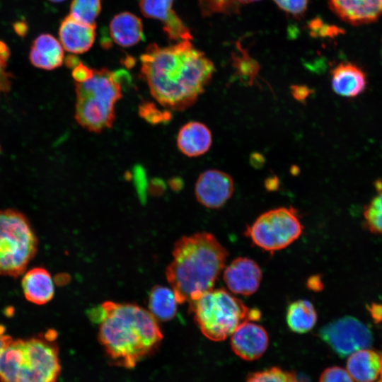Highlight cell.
<instances>
[{
	"mask_svg": "<svg viewBox=\"0 0 382 382\" xmlns=\"http://www.w3.org/2000/svg\"><path fill=\"white\" fill-rule=\"evenodd\" d=\"M291 92L294 98L300 101L303 102L311 94V90L303 85H294L291 87Z\"/></svg>",
	"mask_w": 382,
	"mask_h": 382,
	"instance_id": "obj_34",
	"label": "cell"
},
{
	"mask_svg": "<svg viewBox=\"0 0 382 382\" xmlns=\"http://www.w3.org/2000/svg\"><path fill=\"white\" fill-rule=\"evenodd\" d=\"M11 340V338L6 334L5 328L0 325V352Z\"/></svg>",
	"mask_w": 382,
	"mask_h": 382,
	"instance_id": "obj_36",
	"label": "cell"
},
{
	"mask_svg": "<svg viewBox=\"0 0 382 382\" xmlns=\"http://www.w3.org/2000/svg\"><path fill=\"white\" fill-rule=\"evenodd\" d=\"M380 376H381V381H382V358H381V369Z\"/></svg>",
	"mask_w": 382,
	"mask_h": 382,
	"instance_id": "obj_40",
	"label": "cell"
},
{
	"mask_svg": "<svg viewBox=\"0 0 382 382\" xmlns=\"http://www.w3.org/2000/svg\"><path fill=\"white\" fill-rule=\"evenodd\" d=\"M233 66L238 75L244 81L252 85L257 75L259 66L244 50H241V54L233 57Z\"/></svg>",
	"mask_w": 382,
	"mask_h": 382,
	"instance_id": "obj_28",
	"label": "cell"
},
{
	"mask_svg": "<svg viewBox=\"0 0 382 382\" xmlns=\"http://www.w3.org/2000/svg\"><path fill=\"white\" fill-rule=\"evenodd\" d=\"M93 70V69L87 66L80 61L72 68L71 75L74 79V82L80 83L86 81L91 76Z\"/></svg>",
	"mask_w": 382,
	"mask_h": 382,
	"instance_id": "obj_33",
	"label": "cell"
},
{
	"mask_svg": "<svg viewBox=\"0 0 382 382\" xmlns=\"http://www.w3.org/2000/svg\"><path fill=\"white\" fill-rule=\"evenodd\" d=\"M101 0H72L70 15L87 23H95L101 11Z\"/></svg>",
	"mask_w": 382,
	"mask_h": 382,
	"instance_id": "obj_24",
	"label": "cell"
},
{
	"mask_svg": "<svg viewBox=\"0 0 382 382\" xmlns=\"http://www.w3.org/2000/svg\"><path fill=\"white\" fill-rule=\"evenodd\" d=\"M64 56L61 42L52 35L44 33L34 40L30 47L29 59L36 68L53 70L62 65Z\"/></svg>",
	"mask_w": 382,
	"mask_h": 382,
	"instance_id": "obj_18",
	"label": "cell"
},
{
	"mask_svg": "<svg viewBox=\"0 0 382 382\" xmlns=\"http://www.w3.org/2000/svg\"><path fill=\"white\" fill-rule=\"evenodd\" d=\"M0 151H1V147H0Z\"/></svg>",
	"mask_w": 382,
	"mask_h": 382,
	"instance_id": "obj_41",
	"label": "cell"
},
{
	"mask_svg": "<svg viewBox=\"0 0 382 382\" xmlns=\"http://www.w3.org/2000/svg\"><path fill=\"white\" fill-rule=\"evenodd\" d=\"M174 0H140L139 8L144 16L158 20L169 40L176 42L191 40L190 29L173 9Z\"/></svg>",
	"mask_w": 382,
	"mask_h": 382,
	"instance_id": "obj_13",
	"label": "cell"
},
{
	"mask_svg": "<svg viewBox=\"0 0 382 382\" xmlns=\"http://www.w3.org/2000/svg\"><path fill=\"white\" fill-rule=\"evenodd\" d=\"M201 332L209 340L219 342L231 335L246 320L256 321L260 312L250 309L224 289H212L189 303Z\"/></svg>",
	"mask_w": 382,
	"mask_h": 382,
	"instance_id": "obj_6",
	"label": "cell"
},
{
	"mask_svg": "<svg viewBox=\"0 0 382 382\" xmlns=\"http://www.w3.org/2000/svg\"><path fill=\"white\" fill-rule=\"evenodd\" d=\"M140 60L141 75L151 95L161 106L174 111L194 105L215 72L213 62L190 40L163 47L150 44Z\"/></svg>",
	"mask_w": 382,
	"mask_h": 382,
	"instance_id": "obj_1",
	"label": "cell"
},
{
	"mask_svg": "<svg viewBox=\"0 0 382 382\" xmlns=\"http://www.w3.org/2000/svg\"><path fill=\"white\" fill-rule=\"evenodd\" d=\"M233 190L232 178L226 173L215 169L202 172L195 186L196 199L209 209L223 207L231 197Z\"/></svg>",
	"mask_w": 382,
	"mask_h": 382,
	"instance_id": "obj_10",
	"label": "cell"
},
{
	"mask_svg": "<svg viewBox=\"0 0 382 382\" xmlns=\"http://www.w3.org/2000/svg\"><path fill=\"white\" fill-rule=\"evenodd\" d=\"M14 29L16 30V32L18 34V35H23V34L25 33L26 30H27V26L24 25V23H18L16 24V25L14 26Z\"/></svg>",
	"mask_w": 382,
	"mask_h": 382,
	"instance_id": "obj_37",
	"label": "cell"
},
{
	"mask_svg": "<svg viewBox=\"0 0 382 382\" xmlns=\"http://www.w3.org/2000/svg\"><path fill=\"white\" fill-rule=\"evenodd\" d=\"M139 113L142 117L151 122H160L170 118L169 114H163L153 105L148 103L141 105Z\"/></svg>",
	"mask_w": 382,
	"mask_h": 382,
	"instance_id": "obj_32",
	"label": "cell"
},
{
	"mask_svg": "<svg viewBox=\"0 0 382 382\" xmlns=\"http://www.w3.org/2000/svg\"><path fill=\"white\" fill-rule=\"evenodd\" d=\"M48 1H50L51 2H54V3H59V2H62V1H64L65 0H48Z\"/></svg>",
	"mask_w": 382,
	"mask_h": 382,
	"instance_id": "obj_39",
	"label": "cell"
},
{
	"mask_svg": "<svg viewBox=\"0 0 382 382\" xmlns=\"http://www.w3.org/2000/svg\"><path fill=\"white\" fill-rule=\"evenodd\" d=\"M203 16L213 14H234L240 11L241 4L237 0H197Z\"/></svg>",
	"mask_w": 382,
	"mask_h": 382,
	"instance_id": "obj_27",
	"label": "cell"
},
{
	"mask_svg": "<svg viewBox=\"0 0 382 382\" xmlns=\"http://www.w3.org/2000/svg\"><path fill=\"white\" fill-rule=\"evenodd\" d=\"M23 291L26 299L33 303L42 305L54 296V284L49 272L42 267L28 271L22 279Z\"/></svg>",
	"mask_w": 382,
	"mask_h": 382,
	"instance_id": "obj_21",
	"label": "cell"
},
{
	"mask_svg": "<svg viewBox=\"0 0 382 382\" xmlns=\"http://www.w3.org/2000/svg\"><path fill=\"white\" fill-rule=\"evenodd\" d=\"M53 335L11 340L0 352V382H57L61 365Z\"/></svg>",
	"mask_w": 382,
	"mask_h": 382,
	"instance_id": "obj_4",
	"label": "cell"
},
{
	"mask_svg": "<svg viewBox=\"0 0 382 382\" xmlns=\"http://www.w3.org/2000/svg\"><path fill=\"white\" fill-rule=\"evenodd\" d=\"M330 75L332 88L340 96L354 98L366 89V74L360 67L353 63H340L331 70Z\"/></svg>",
	"mask_w": 382,
	"mask_h": 382,
	"instance_id": "obj_16",
	"label": "cell"
},
{
	"mask_svg": "<svg viewBox=\"0 0 382 382\" xmlns=\"http://www.w3.org/2000/svg\"><path fill=\"white\" fill-rule=\"evenodd\" d=\"M37 248V237L27 218L14 209L0 210V276L21 274Z\"/></svg>",
	"mask_w": 382,
	"mask_h": 382,
	"instance_id": "obj_7",
	"label": "cell"
},
{
	"mask_svg": "<svg viewBox=\"0 0 382 382\" xmlns=\"http://www.w3.org/2000/svg\"><path fill=\"white\" fill-rule=\"evenodd\" d=\"M112 40L121 47H132L144 40L141 20L129 12L115 15L109 25Z\"/></svg>",
	"mask_w": 382,
	"mask_h": 382,
	"instance_id": "obj_19",
	"label": "cell"
},
{
	"mask_svg": "<svg viewBox=\"0 0 382 382\" xmlns=\"http://www.w3.org/2000/svg\"><path fill=\"white\" fill-rule=\"evenodd\" d=\"M283 11L294 17H300L304 14L308 6V0H273Z\"/></svg>",
	"mask_w": 382,
	"mask_h": 382,
	"instance_id": "obj_31",
	"label": "cell"
},
{
	"mask_svg": "<svg viewBox=\"0 0 382 382\" xmlns=\"http://www.w3.org/2000/svg\"><path fill=\"white\" fill-rule=\"evenodd\" d=\"M382 356L368 348L353 352L347 360V371L357 382H374L380 376Z\"/></svg>",
	"mask_w": 382,
	"mask_h": 382,
	"instance_id": "obj_20",
	"label": "cell"
},
{
	"mask_svg": "<svg viewBox=\"0 0 382 382\" xmlns=\"http://www.w3.org/2000/svg\"><path fill=\"white\" fill-rule=\"evenodd\" d=\"M262 274L253 260L238 257L233 260L224 271V280L229 290L236 294L250 296L258 289Z\"/></svg>",
	"mask_w": 382,
	"mask_h": 382,
	"instance_id": "obj_12",
	"label": "cell"
},
{
	"mask_svg": "<svg viewBox=\"0 0 382 382\" xmlns=\"http://www.w3.org/2000/svg\"><path fill=\"white\" fill-rule=\"evenodd\" d=\"M372 318L376 323L382 320V305L378 303H372L367 307Z\"/></svg>",
	"mask_w": 382,
	"mask_h": 382,
	"instance_id": "obj_35",
	"label": "cell"
},
{
	"mask_svg": "<svg viewBox=\"0 0 382 382\" xmlns=\"http://www.w3.org/2000/svg\"><path fill=\"white\" fill-rule=\"evenodd\" d=\"M10 57L8 46L0 41V93H7L11 86V74L6 70L7 61Z\"/></svg>",
	"mask_w": 382,
	"mask_h": 382,
	"instance_id": "obj_29",
	"label": "cell"
},
{
	"mask_svg": "<svg viewBox=\"0 0 382 382\" xmlns=\"http://www.w3.org/2000/svg\"><path fill=\"white\" fill-rule=\"evenodd\" d=\"M318 382H354L348 371L340 366H331L321 374Z\"/></svg>",
	"mask_w": 382,
	"mask_h": 382,
	"instance_id": "obj_30",
	"label": "cell"
},
{
	"mask_svg": "<svg viewBox=\"0 0 382 382\" xmlns=\"http://www.w3.org/2000/svg\"><path fill=\"white\" fill-rule=\"evenodd\" d=\"M365 207L364 217L370 231L382 235V187Z\"/></svg>",
	"mask_w": 382,
	"mask_h": 382,
	"instance_id": "obj_25",
	"label": "cell"
},
{
	"mask_svg": "<svg viewBox=\"0 0 382 382\" xmlns=\"http://www.w3.org/2000/svg\"><path fill=\"white\" fill-rule=\"evenodd\" d=\"M178 302L171 288L157 285L149 296L150 313L161 320H171L176 314Z\"/></svg>",
	"mask_w": 382,
	"mask_h": 382,
	"instance_id": "obj_23",
	"label": "cell"
},
{
	"mask_svg": "<svg viewBox=\"0 0 382 382\" xmlns=\"http://www.w3.org/2000/svg\"><path fill=\"white\" fill-rule=\"evenodd\" d=\"M318 316L313 303L306 299L291 302L287 307L286 321L294 332L303 334L310 331L316 325Z\"/></svg>",
	"mask_w": 382,
	"mask_h": 382,
	"instance_id": "obj_22",
	"label": "cell"
},
{
	"mask_svg": "<svg viewBox=\"0 0 382 382\" xmlns=\"http://www.w3.org/2000/svg\"><path fill=\"white\" fill-rule=\"evenodd\" d=\"M331 10L353 25L376 21L382 16V0H328Z\"/></svg>",
	"mask_w": 382,
	"mask_h": 382,
	"instance_id": "obj_14",
	"label": "cell"
},
{
	"mask_svg": "<svg viewBox=\"0 0 382 382\" xmlns=\"http://www.w3.org/2000/svg\"><path fill=\"white\" fill-rule=\"evenodd\" d=\"M125 73L106 68L93 69L90 78L74 82V117L79 125L95 133L112 127L115 105L122 97V79Z\"/></svg>",
	"mask_w": 382,
	"mask_h": 382,
	"instance_id": "obj_5",
	"label": "cell"
},
{
	"mask_svg": "<svg viewBox=\"0 0 382 382\" xmlns=\"http://www.w3.org/2000/svg\"><path fill=\"white\" fill-rule=\"evenodd\" d=\"M96 23L81 21L70 14L59 25V37L63 48L72 54H82L88 51L96 38Z\"/></svg>",
	"mask_w": 382,
	"mask_h": 382,
	"instance_id": "obj_15",
	"label": "cell"
},
{
	"mask_svg": "<svg viewBox=\"0 0 382 382\" xmlns=\"http://www.w3.org/2000/svg\"><path fill=\"white\" fill-rule=\"evenodd\" d=\"M228 255L227 250L210 233L198 232L180 238L166 270L178 303H190L213 289Z\"/></svg>",
	"mask_w": 382,
	"mask_h": 382,
	"instance_id": "obj_3",
	"label": "cell"
},
{
	"mask_svg": "<svg viewBox=\"0 0 382 382\" xmlns=\"http://www.w3.org/2000/svg\"><path fill=\"white\" fill-rule=\"evenodd\" d=\"M230 345L238 357L245 361H254L261 357L267 350L268 333L262 325L246 320L231 334Z\"/></svg>",
	"mask_w": 382,
	"mask_h": 382,
	"instance_id": "obj_11",
	"label": "cell"
},
{
	"mask_svg": "<svg viewBox=\"0 0 382 382\" xmlns=\"http://www.w3.org/2000/svg\"><path fill=\"white\" fill-rule=\"evenodd\" d=\"M318 336L340 357L369 348L373 342L370 329L352 316H344L325 325Z\"/></svg>",
	"mask_w": 382,
	"mask_h": 382,
	"instance_id": "obj_9",
	"label": "cell"
},
{
	"mask_svg": "<svg viewBox=\"0 0 382 382\" xmlns=\"http://www.w3.org/2000/svg\"><path fill=\"white\" fill-rule=\"evenodd\" d=\"M237 1L241 4H243L253 3V2L258 1H260V0H237Z\"/></svg>",
	"mask_w": 382,
	"mask_h": 382,
	"instance_id": "obj_38",
	"label": "cell"
},
{
	"mask_svg": "<svg viewBox=\"0 0 382 382\" xmlns=\"http://www.w3.org/2000/svg\"><path fill=\"white\" fill-rule=\"evenodd\" d=\"M177 146L182 154L188 157H197L209 151L212 143L210 129L203 123L191 121L179 130L176 139Z\"/></svg>",
	"mask_w": 382,
	"mask_h": 382,
	"instance_id": "obj_17",
	"label": "cell"
},
{
	"mask_svg": "<svg viewBox=\"0 0 382 382\" xmlns=\"http://www.w3.org/2000/svg\"><path fill=\"white\" fill-rule=\"evenodd\" d=\"M93 313L91 318L99 323L98 340L115 366L135 367L163 340L156 318L137 305L105 301Z\"/></svg>",
	"mask_w": 382,
	"mask_h": 382,
	"instance_id": "obj_2",
	"label": "cell"
},
{
	"mask_svg": "<svg viewBox=\"0 0 382 382\" xmlns=\"http://www.w3.org/2000/svg\"><path fill=\"white\" fill-rule=\"evenodd\" d=\"M303 230L296 209L282 207L260 214L247 227L245 235L260 248L273 253L297 240Z\"/></svg>",
	"mask_w": 382,
	"mask_h": 382,
	"instance_id": "obj_8",
	"label": "cell"
},
{
	"mask_svg": "<svg viewBox=\"0 0 382 382\" xmlns=\"http://www.w3.org/2000/svg\"><path fill=\"white\" fill-rule=\"evenodd\" d=\"M245 382H299L296 374L274 366L250 374Z\"/></svg>",
	"mask_w": 382,
	"mask_h": 382,
	"instance_id": "obj_26",
	"label": "cell"
}]
</instances>
